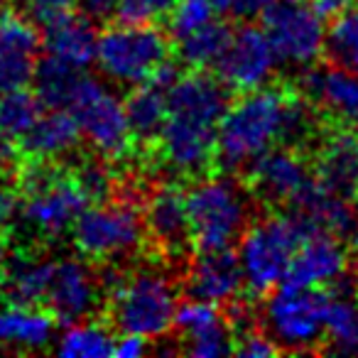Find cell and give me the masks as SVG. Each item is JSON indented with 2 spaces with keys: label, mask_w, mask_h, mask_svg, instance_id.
I'll return each instance as SVG.
<instances>
[{
  "label": "cell",
  "mask_w": 358,
  "mask_h": 358,
  "mask_svg": "<svg viewBox=\"0 0 358 358\" xmlns=\"http://www.w3.org/2000/svg\"><path fill=\"white\" fill-rule=\"evenodd\" d=\"M292 86L329 120V123H358V74L331 62H314L304 66Z\"/></svg>",
  "instance_id": "obj_15"
},
{
  "label": "cell",
  "mask_w": 358,
  "mask_h": 358,
  "mask_svg": "<svg viewBox=\"0 0 358 358\" xmlns=\"http://www.w3.org/2000/svg\"><path fill=\"white\" fill-rule=\"evenodd\" d=\"M351 245L329 231H314L292 253L282 282L331 287L338 278L348 273Z\"/></svg>",
  "instance_id": "obj_21"
},
{
  "label": "cell",
  "mask_w": 358,
  "mask_h": 358,
  "mask_svg": "<svg viewBox=\"0 0 358 358\" xmlns=\"http://www.w3.org/2000/svg\"><path fill=\"white\" fill-rule=\"evenodd\" d=\"M42 113H45V103L27 86L3 91L0 94V140L17 145Z\"/></svg>",
  "instance_id": "obj_28"
},
{
  "label": "cell",
  "mask_w": 358,
  "mask_h": 358,
  "mask_svg": "<svg viewBox=\"0 0 358 358\" xmlns=\"http://www.w3.org/2000/svg\"><path fill=\"white\" fill-rule=\"evenodd\" d=\"M57 353L64 358H106L113 356V331L101 319H89L66 327L59 336Z\"/></svg>",
  "instance_id": "obj_30"
},
{
  "label": "cell",
  "mask_w": 358,
  "mask_h": 358,
  "mask_svg": "<svg viewBox=\"0 0 358 358\" xmlns=\"http://www.w3.org/2000/svg\"><path fill=\"white\" fill-rule=\"evenodd\" d=\"M66 110L76 118L81 138L89 140L96 155L108 159L110 164L133 159L135 150L133 140H130L123 101L115 94H110L99 79L81 74Z\"/></svg>",
  "instance_id": "obj_8"
},
{
  "label": "cell",
  "mask_w": 358,
  "mask_h": 358,
  "mask_svg": "<svg viewBox=\"0 0 358 358\" xmlns=\"http://www.w3.org/2000/svg\"><path fill=\"white\" fill-rule=\"evenodd\" d=\"M260 25L273 45L278 62L304 69L322 59L324 25L314 10L304 8L302 3L273 0L268 10L260 15Z\"/></svg>",
  "instance_id": "obj_11"
},
{
  "label": "cell",
  "mask_w": 358,
  "mask_h": 358,
  "mask_svg": "<svg viewBox=\"0 0 358 358\" xmlns=\"http://www.w3.org/2000/svg\"><path fill=\"white\" fill-rule=\"evenodd\" d=\"M314 226L304 216L287 209L268 211L263 219L253 221L238 241V263L243 273L245 292L250 297L268 294L282 282L292 253Z\"/></svg>",
  "instance_id": "obj_4"
},
{
  "label": "cell",
  "mask_w": 358,
  "mask_h": 358,
  "mask_svg": "<svg viewBox=\"0 0 358 358\" xmlns=\"http://www.w3.org/2000/svg\"><path fill=\"white\" fill-rule=\"evenodd\" d=\"M322 59L358 71V3L334 17L329 30H324Z\"/></svg>",
  "instance_id": "obj_31"
},
{
  "label": "cell",
  "mask_w": 358,
  "mask_h": 358,
  "mask_svg": "<svg viewBox=\"0 0 358 358\" xmlns=\"http://www.w3.org/2000/svg\"><path fill=\"white\" fill-rule=\"evenodd\" d=\"M289 3H307V0H289Z\"/></svg>",
  "instance_id": "obj_41"
},
{
  "label": "cell",
  "mask_w": 358,
  "mask_h": 358,
  "mask_svg": "<svg viewBox=\"0 0 358 358\" xmlns=\"http://www.w3.org/2000/svg\"><path fill=\"white\" fill-rule=\"evenodd\" d=\"M145 255L159 265H179V275L194 255L185 189L174 182L155 185L143 204Z\"/></svg>",
  "instance_id": "obj_9"
},
{
  "label": "cell",
  "mask_w": 358,
  "mask_h": 358,
  "mask_svg": "<svg viewBox=\"0 0 358 358\" xmlns=\"http://www.w3.org/2000/svg\"><path fill=\"white\" fill-rule=\"evenodd\" d=\"M309 162L324 189L351 199L358 189V125L327 123L309 150Z\"/></svg>",
  "instance_id": "obj_16"
},
{
  "label": "cell",
  "mask_w": 358,
  "mask_h": 358,
  "mask_svg": "<svg viewBox=\"0 0 358 358\" xmlns=\"http://www.w3.org/2000/svg\"><path fill=\"white\" fill-rule=\"evenodd\" d=\"M238 177L243 179V185L258 204L275 211L285 209L314 174L307 152L289 145H275Z\"/></svg>",
  "instance_id": "obj_13"
},
{
  "label": "cell",
  "mask_w": 358,
  "mask_h": 358,
  "mask_svg": "<svg viewBox=\"0 0 358 358\" xmlns=\"http://www.w3.org/2000/svg\"><path fill=\"white\" fill-rule=\"evenodd\" d=\"M40 52L42 35L35 22L13 8L0 10V94L32 84Z\"/></svg>",
  "instance_id": "obj_20"
},
{
  "label": "cell",
  "mask_w": 358,
  "mask_h": 358,
  "mask_svg": "<svg viewBox=\"0 0 358 358\" xmlns=\"http://www.w3.org/2000/svg\"><path fill=\"white\" fill-rule=\"evenodd\" d=\"M42 50L45 55L74 66V69H89L96 62V32L94 20H89L81 13H64L55 17L47 25H42Z\"/></svg>",
  "instance_id": "obj_23"
},
{
  "label": "cell",
  "mask_w": 358,
  "mask_h": 358,
  "mask_svg": "<svg viewBox=\"0 0 358 358\" xmlns=\"http://www.w3.org/2000/svg\"><path fill=\"white\" fill-rule=\"evenodd\" d=\"M103 280L106 302L101 322L113 334H138L159 338L172 331V319L179 304L177 282L167 273L145 268L135 273L113 270Z\"/></svg>",
  "instance_id": "obj_2"
},
{
  "label": "cell",
  "mask_w": 358,
  "mask_h": 358,
  "mask_svg": "<svg viewBox=\"0 0 358 358\" xmlns=\"http://www.w3.org/2000/svg\"><path fill=\"white\" fill-rule=\"evenodd\" d=\"M356 297H358V282H356Z\"/></svg>",
  "instance_id": "obj_42"
},
{
  "label": "cell",
  "mask_w": 358,
  "mask_h": 358,
  "mask_svg": "<svg viewBox=\"0 0 358 358\" xmlns=\"http://www.w3.org/2000/svg\"><path fill=\"white\" fill-rule=\"evenodd\" d=\"M81 145V130L66 108H45L37 123L17 143L22 159L35 162H62Z\"/></svg>",
  "instance_id": "obj_24"
},
{
  "label": "cell",
  "mask_w": 358,
  "mask_h": 358,
  "mask_svg": "<svg viewBox=\"0 0 358 358\" xmlns=\"http://www.w3.org/2000/svg\"><path fill=\"white\" fill-rule=\"evenodd\" d=\"M273 0H231L229 3V15L236 17L238 22H253L260 20L268 6Z\"/></svg>",
  "instance_id": "obj_38"
},
{
  "label": "cell",
  "mask_w": 358,
  "mask_h": 358,
  "mask_svg": "<svg viewBox=\"0 0 358 358\" xmlns=\"http://www.w3.org/2000/svg\"><path fill=\"white\" fill-rule=\"evenodd\" d=\"M17 201H20L17 179L13 174L0 172V234L13 231V224L17 219Z\"/></svg>",
  "instance_id": "obj_36"
},
{
  "label": "cell",
  "mask_w": 358,
  "mask_h": 358,
  "mask_svg": "<svg viewBox=\"0 0 358 358\" xmlns=\"http://www.w3.org/2000/svg\"><path fill=\"white\" fill-rule=\"evenodd\" d=\"M253 194L234 174H204L185 189L194 253L234 248L253 224Z\"/></svg>",
  "instance_id": "obj_3"
},
{
  "label": "cell",
  "mask_w": 358,
  "mask_h": 358,
  "mask_svg": "<svg viewBox=\"0 0 358 358\" xmlns=\"http://www.w3.org/2000/svg\"><path fill=\"white\" fill-rule=\"evenodd\" d=\"M125 118H128L130 140H133V159L140 164H150V157L155 152V145L159 140V133L167 120V101L164 91L157 89L150 81H140L128 91L123 101Z\"/></svg>",
  "instance_id": "obj_22"
},
{
  "label": "cell",
  "mask_w": 358,
  "mask_h": 358,
  "mask_svg": "<svg viewBox=\"0 0 358 358\" xmlns=\"http://www.w3.org/2000/svg\"><path fill=\"white\" fill-rule=\"evenodd\" d=\"M177 331L179 353L192 358H219L234 353V334L224 317V309L209 302L189 299L177 304L172 319Z\"/></svg>",
  "instance_id": "obj_18"
},
{
  "label": "cell",
  "mask_w": 358,
  "mask_h": 358,
  "mask_svg": "<svg viewBox=\"0 0 358 358\" xmlns=\"http://www.w3.org/2000/svg\"><path fill=\"white\" fill-rule=\"evenodd\" d=\"M177 0H118L113 13L123 25H164Z\"/></svg>",
  "instance_id": "obj_33"
},
{
  "label": "cell",
  "mask_w": 358,
  "mask_h": 358,
  "mask_svg": "<svg viewBox=\"0 0 358 358\" xmlns=\"http://www.w3.org/2000/svg\"><path fill=\"white\" fill-rule=\"evenodd\" d=\"M57 319L40 304H6L0 309V348L40 351L50 346Z\"/></svg>",
  "instance_id": "obj_25"
},
{
  "label": "cell",
  "mask_w": 358,
  "mask_h": 358,
  "mask_svg": "<svg viewBox=\"0 0 358 358\" xmlns=\"http://www.w3.org/2000/svg\"><path fill=\"white\" fill-rule=\"evenodd\" d=\"M329 287L280 282L260 312V329L280 353H324Z\"/></svg>",
  "instance_id": "obj_5"
},
{
  "label": "cell",
  "mask_w": 358,
  "mask_h": 358,
  "mask_svg": "<svg viewBox=\"0 0 358 358\" xmlns=\"http://www.w3.org/2000/svg\"><path fill=\"white\" fill-rule=\"evenodd\" d=\"M81 74H84L81 69H74V66L45 55L40 57L35 66V76H32L35 94L40 96L45 108H66Z\"/></svg>",
  "instance_id": "obj_29"
},
{
  "label": "cell",
  "mask_w": 358,
  "mask_h": 358,
  "mask_svg": "<svg viewBox=\"0 0 358 358\" xmlns=\"http://www.w3.org/2000/svg\"><path fill=\"white\" fill-rule=\"evenodd\" d=\"M348 201H351L353 211H356V214H358V189H356V192H353V196H351V199H348Z\"/></svg>",
  "instance_id": "obj_40"
},
{
  "label": "cell",
  "mask_w": 358,
  "mask_h": 358,
  "mask_svg": "<svg viewBox=\"0 0 358 358\" xmlns=\"http://www.w3.org/2000/svg\"><path fill=\"white\" fill-rule=\"evenodd\" d=\"M150 167H164L185 182L216 172V128L167 115Z\"/></svg>",
  "instance_id": "obj_12"
},
{
  "label": "cell",
  "mask_w": 358,
  "mask_h": 358,
  "mask_svg": "<svg viewBox=\"0 0 358 358\" xmlns=\"http://www.w3.org/2000/svg\"><path fill=\"white\" fill-rule=\"evenodd\" d=\"M356 3L358 0H312V10L319 20H334Z\"/></svg>",
  "instance_id": "obj_39"
},
{
  "label": "cell",
  "mask_w": 358,
  "mask_h": 358,
  "mask_svg": "<svg viewBox=\"0 0 358 358\" xmlns=\"http://www.w3.org/2000/svg\"><path fill=\"white\" fill-rule=\"evenodd\" d=\"M278 353L280 351L273 343V338H270L263 329H253V331H245L234 338V353H231V356L268 358V356H278Z\"/></svg>",
  "instance_id": "obj_35"
},
{
  "label": "cell",
  "mask_w": 358,
  "mask_h": 358,
  "mask_svg": "<svg viewBox=\"0 0 358 358\" xmlns=\"http://www.w3.org/2000/svg\"><path fill=\"white\" fill-rule=\"evenodd\" d=\"M150 351V338L138 336V334H118L113 338V356L118 358H140Z\"/></svg>",
  "instance_id": "obj_37"
},
{
  "label": "cell",
  "mask_w": 358,
  "mask_h": 358,
  "mask_svg": "<svg viewBox=\"0 0 358 358\" xmlns=\"http://www.w3.org/2000/svg\"><path fill=\"white\" fill-rule=\"evenodd\" d=\"M216 17V10L211 8L209 0H177L169 17L164 20V32L174 40L189 35V32L204 27Z\"/></svg>",
  "instance_id": "obj_32"
},
{
  "label": "cell",
  "mask_w": 358,
  "mask_h": 358,
  "mask_svg": "<svg viewBox=\"0 0 358 358\" xmlns=\"http://www.w3.org/2000/svg\"><path fill=\"white\" fill-rule=\"evenodd\" d=\"M231 37H234V27L224 20H211L204 27L189 32V35L174 40L172 45L174 57L185 69H204L211 71L219 59L224 57L226 47H229Z\"/></svg>",
  "instance_id": "obj_26"
},
{
  "label": "cell",
  "mask_w": 358,
  "mask_h": 358,
  "mask_svg": "<svg viewBox=\"0 0 358 358\" xmlns=\"http://www.w3.org/2000/svg\"><path fill=\"white\" fill-rule=\"evenodd\" d=\"M13 10L25 15L35 25H47L55 17L64 15V13L74 10L76 0H8Z\"/></svg>",
  "instance_id": "obj_34"
},
{
  "label": "cell",
  "mask_w": 358,
  "mask_h": 358,
  "mask_svg": "<svg viewBox=\"0 0 358 358\" xmlns=\"http://www.w3.org/2000/svg\"><path fill=\"white\" fill-rule=\"evenodd\" d=\"M69 231L79 255L94 265L145 253L143 209L118 199L86 206Z\"/></svg>",
  "instance_id": "obj_6"
},
{
  "label": "cell",
  "mask_w": 358,
  "mask_h": 358,
  "mask_svg": "<svg viewBox=\"0 0 358 358\" xmlns=\"http://www.w3.org/2000/svg\"><path fill=\"white\" fill-rule=\"evenodd\" d=\"M15 179L20 192L17 216L30 234L32 245L59 241L89 206L69 162L22 159Z\"/></svg>",
  "instance_id": "obj_1"
},
{
  "label": "cell",
  "mask_w": 358,
  "mask_h": 358,
  "mask_svg": "<svg viewBox=\"0 0 358 358\" xmlns=\"http://www.w3.org/2000/svg\"><path fill=\"white\" fill-rule=\"evenodd\" d=\"M231 99L234 91L216 74L204 69H185L182 76L164 91L167 115L211 128H219V120L229 108Z\"/></svg>",
  "instance_id": "obj_19"
},
{
  "label": "cell",
  "mask_w": 358,
  "mask_h": 358,
  "mask_svg": "<svg viewBox=\"0 0 358 358\" xmlns=\"http://www.w3.org/2000/svg\"><path fill=\"white\" fill-rule=\"evenodd\" d=\"M106 302L103 280L89 260L64 258L52 268L42 307L57 319L59 327L89 322L101 317Z\"/></svg>",
  "instance_id": "obj_10"
},
{
  "label": "cell",
  "mask_w": 358,
  "mask_h": 358,
  "mask_svg": "<svg viewBox=\"0 0 358 358\" xmlns=\"http://www.w3.org/2000/svg\"><path fill=\"white\" fill-rule=\"evenodd\" d=\"M331 292V289H329ZM358 353L356 292H331L324 322V353Z\"/></svg>",
  "instance_id": "obj_27"
},
{
  "label": "cell",
  "mask_w": 358,
  "mask_h": 358,
  "mask_svg": "<svg viewBox=\"0 0 358 358\" xmlns=\"http://www.w3.org/2000/svg\"><path fill=\"white\" fill-rule=\"evenodd\" d=\"M275 66H278V57L263 27L253 22H241L238 27H234V37L214 69L216 76L236 96L270 84Z\"/></svg>",
  "instance_id": "obj_14"
},
{
  "label": "cell",
  "mask_w": 358,
  "mask_h": 358,
  "mask_svg": "<svg viewBox=\"0 0 358 358\" xmlns=\"http://www.w3.org/2000/svg\"><path fill=\"white\" fill-rule=\"evenodd\" d=\"M179 285L187 299L224 307L226 302L245 292L238 253L234 248L194 253L179 275Z\"/></svg>",
  "instance_id": "obj_17"
},
{
  "label": "cell",
  "mask_w": 358,
  "mask_h": 358,
  "mask_svg": "<svg viewBox=\"0 0 358 358\" xmlns=\"http://www.w3.org/2000/svg\"><path fill=\"white\" fill-rule=\"evenodd\" d=\"M172 37L157 25H115L106 27L96 42V62L103 76L123 86L145 81L162 62L174 55Z\"/></svg>",
  "instance_id": "obj_7"
}]
</instances>
